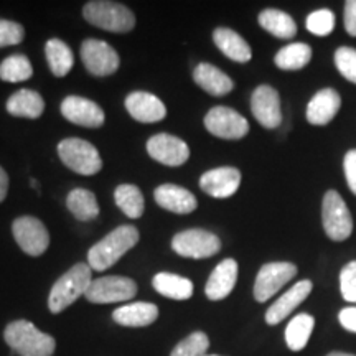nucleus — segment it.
Segmentation results:
<instances>
[{"label":"nucleus","mask_w":356,"mask_h":356,"mask_svg":"<svg viewBox=\"0 0 356 356\" xmlns=\"http://www.w3.org/2000/svg\"><path fill=\"white\" fill-rule=\"evenodd\" d=\"M139 229L132 225H124L96 243L88 251V264L92 270H106L113 267L127 251L139 243Z\"/></svg>","instance_id":"nucleus-1"},{"label":"nucleus","mask_w":356,"mask_h":356,"mask_svg":"<svg viewBox=\"0 0 356 356\" xmlns=\"http://www.w3.org/2000/svg\"><path fill=\"white\" fill-rule=\"evenodd\" d=\"M3 340L19 356H53L55 338L40 332L29 320H13L3 330Z\"/></svg>","instance_id":"nucleus-2"},{"label":"nucleus","mask_w":356,"mask_h":356,"mask_svg":"<svg viewBox=\"0 0 356 356\" xmlns=\"http://www.w3.org/2000/svg\"><path fill=\"white\" fill-rule=\"evenodd\" d=\"M91 274L92 269L86 262H78L70 270H66L53 284L50 296H48V309L51 314H61L70 305H73L79 297L86 296L92 282Z\"/></svg>","instance_id":"nucleus-3"},{"label":"nucleus","mask_w":356,"mask_h":356,"mask_svg":"<svg viewBox=\"0 0 356 356\" xmlns=\"http://www.w3.org/2000/svg\"><path fill=\"white\" fill-rule=\"evenodd\" d=\"M83 17L88 24L113 33H127L136 26V15L131 8L108 0L88 2L83 7Z\"/></svg>","instance_id":"nucleus-4"},{"label":"nucleus","mask_w":356,"mask_h":356,"mask_svg":"<svg viewBox=\"0 0 356 356\" xmlns=\"http://www.w3.org/2000/svg\"><path fill=\"white\" fill-rule=\"evenodd\" d=\"M58 157L70 170L79 175H96L102 168V159L91 142L70 137L58 144Z\"/></svg>","instance_id":"nucleus-5"},{"label":"nucleus","mask_w":356,"mask_h":356,"mask_svg":"<svg viewBox=\"0 0 356 356\" xmlns=\"http://www.w3.org/2000/svg\"><path fill=\"white\" fill-rule=\"evenodd\" d=\"M322 221L325 233L333 241H345L353 231V220L345 200L335 190H328L323 197Z\"/></svg>","instance_id":"nucleus-6"},{"label":"nucleus","mask_w":356,"mask_h":356,"mask_svg":"<svg viewBox=\"0 0 356 356\" xmlns=\"http://www.w3.org/2000/svg\"><path fill=\"white\" fill-rule=\"evenodd\" d=\"M172 249L181 257L204 259L220 252L221 241L216 234L207 229H186L173 236Z\"/></svg>","instance_id":"nucleus-7"},{"label":"nucleus","mask_w":356,"mask_h":356,"mask_svg":"<svg viewBox=\"0 0 356 356\" xmlns=\"http://www.w3.org/2000/svg\"><path fill=\"white\" fill-rule=\"evenodd\" d=\"M137 293V284L124 275H104L92 280L86 292V299L91 304H114L126 302Z\"/></svg>","instance_id":"nucleus-8"},{"label":"nucleus","mask_w":356,"mask_h":356,"mask_svg":"<svg viewBox=\"0 0 356 356\" xmlns=\"http://www.w3.org/2000/svg\"><path fill=\"white\" fill-rule=\"evenodd\" d=\"M12 233L15 243L25 254L42 256L50 246V234L47 226L35 216H19L12 222Z\"/></svg>","instance_id":"nucleus-9"},{"label":"nucleus","mask_w":356,"mask_h":356,"mask_svg":"<svg viewBox=\"0 0 356 356\" xmlns=\"http://www.w3.org/2000/svg\"><path fill=\"white\" fill-rule=\"evenodd\" d=\"M297 266L292 262H267L257 273L254 282V299L262 304L277 293L296 277Z\"/></svg>","instance_id":"nucleus-10"},{"label":"nucleus","mask_w":356,"mask_h":356,"mask_svg":"<svg viewBox=\"0 0 356 356\" xmlns=\"http://www.w3.org/2000/svg\"><path fill=\"white\" fill-rule=\"evenodd\" d=\"M204 127L213 136L226 140L243 139L249 132V122L238 111L226 106H216L208 111L204 115Z\"/></svg>","instance_id":"nucleus-11"},{"label":"nucleus","mask_w":356,"mask_h":356,"mask_svg":"<svg viewBox=\"0 0 356 356\" xmlns=\"http://www.w3.org/2000/svg\"><path fill=\"white\" fill-rule=\"evenodd\" d=\"M81 60L84 68L95 76H111L119 70L121 60L118 51L102 40L88 38L81 44Z\"/></svg>","instance_id":"nucleus-12"},{"label":"nucleus","mask_w":356,"mask_h":356,"mask_svg":"<svg viewBox=\"0 0 356 356\" xmlns=\"http://www.w3.org/2000/svg\"><path fill=\"white\" fill-rule=\"evenodd\" d=\"M147 152L155 162L167 167H180L190 159V149L185 140L170 134H155L147 140Z\"/></svg>","instance_id":"nucleus-13"},{"label":"nucleus","mask_w":356,"mask_h":356,"mask_svg":"<svg viewBox=\"0 0 356 356\" xmlns=\"http://www.w3.org/2000/svg\"><path fill=\"white\" fill-rule=\"evenodd\" d=\"M251 111L256 121L266 129H275L282 122L279 92L269 84H261L254 89L251 96Z\"/></svg>","instance_id":"nucleus-14"},{"label":"nucleus","mask_w":356,"mask_h":356,"mask_svg":"<svg viewBox=\"0 0 356 356\" xmlns=\"http://www.w3.org/2000/svg\"><path fill=\"white\" fill-rule=\"evenodd\" d=\"M61 114L70 122L83 127H101L104 124V111L95 101L81 96L65 97L60 106Z\"/></svg>","instance_id":"nucleus-15"},{"label":"nucleus","mask_w":356,"mask_h":356,"mask_svg":"<svg viewBox=\"0 0 356 356\" xmlns=\"http://www.w3.org/2000/svg\"><path fill=\"white\" fill-rule=\"evenodd\" d=\"M241 185V172L234 167L213 168L200 178V188L213 198H229Z\"/></svg>","instance_id":"nucleus-16"},{"label":"nucleus","mask_w":356,"mask_h":356,"mask_svg":"<svg viewBox=\"0 0 356 356\" xmlns=\"http://www.w3.org/2000/svg\"><path fill=\"white\" fill-rule=\"evenodd\" d=\"M312 282L309 279L300 280V282L293 284L289 291L280 296L273 305L266 312V323L267 325H277L286 320L293 310L304 302L312 292Z\"/></svg>","instance_id":"nucleus-17"},{"label":"nucleus","mask_w":356,"mask_h":356,"mask_svg":"<svg viewBox=\"0 0 356 356\" xmlns=\"http://www.w3.org/2000/svg\"><path fill=\"white\" fill-rule=\"evenodd\" d=\"M126 109L136 121L152 124L162 121L167 115V108L157 96L145 91H134L126 97Z\"/></svg>","instance_id":"nucleus-18"},{"label":"nucleus","mask_w":356,"mask_h":356,"mask_svg":"<svg viewBox=\"0 0 356 356\" xmlns=\"http://www.w3.org/2000/svg\"><path fill=\"white\" fill-rule=\"evenodd\" d=\"M154 198L160 208L177 215H188L198 207L197 197L191 191L173 184L160 185L159 188H155Z\"/></svg>","instance_id":"nucleus-19"},{"label":"nucleus","mask_w":356,"mask_h":356,"mask_svg":"<svg viewBox=\"0 0 356 356\" xmlns=\"http://www.w3.org/2000/svg\"><path fill=\"white\" fill-rule=\"evenodd\" d=\"M238 280V262L225 259L215 267L204 286V293L210 300H222L233 292Z\"/></svg>","instance_id":"nucleus-20"},{"label":"nucleus","mask_w":356,"mask_h":356,"mask_svg":"<svg viewBox=\"0 0 356 356\" xmlns=\"http://www.w3.org/2000/svg\"><path fill=\"white\" fill-rule=\"evenodd\" d=\"M341 108V97L335 89L327 88L318 91L307 106V121L312 126H325L335 118Z\"/></svg>","instance_id":"nucleus-21"},{"label":"nucleus","mask_w":356,"mask_h":356,"mask_svg":"<svg viewBox=\"0 0 356 356\" xmlns=\"http://www.w3.org/2000/svg\"><path fill=\"white\" fill-rule=\"evenodd\" d=\"M159 317V307L149 302H134L113 312V320L122 327H149Z\"/></svg>","instance_id":"nucleus-22"},{"label":"nucleus","mask_w":356,"mask_h":356,"mask_svg":"<svg viewBox=\"0 0 356 356\" xmlns=\"http://www.w3.org/2000/svg\"><path fill=\"white\" fill-rule=\"evenodd\" d=\"M193 79L203 91L211 96H226L234 88L233 79L210 63H200L193 70Z\"/></svg>","instance_id":"nucleus-23"},{"label":"nucleus","mask_w":356,"mask_h":356,"mask_svg":"<svg viewBox=\"0 0 356 356\" xmlns=\"http://www.w3.org/2000/svg\"><path fill=\"white\" fill-rule=\"evenodd\" d=\"M213 42L222 55H226L229 60L238 61V63H248L252 58V51L249 43L244 40L241 35L236 33L234 30L220 26L213 32Z\"/></svg>","instance_id":"nucleus-24"},{"label":"nucleus","mask_w":356,"mask_h":356,"mask_svg":"<svg viewBox=\"0 0 356 356\" xmlns=\"http://www.w3.org/2000/svg\"><path fill=\"white\" fill-rule=\"evenodd\" d=\"M6 109L15 118L38 119L44 111V101L42 95L33 89H19L7 99Z\"/></svg>","instance_id":"nucleus-25"},{"label":"nucleus","mask_w":356,"mask_h":356,"mask_svg":"<svg viewBox=\"0 0 356 356\" xmlns=\"http://www.w3.org/2000/svg\"><path fill=\"white\" fill-rule=\"evenodd\" d=\"M152 286L160 296L173 300H188L193 296V282L184 275L159 273L154 275Z\"/></svg>","instance_id":"nucleus-26"},{"label":"nucleus","mask_w":356,"mask_h":356,"mask_svg":"<svg viewBox=\"0 0 356 356\" xmlns=\"http://www.w3.org/2000/svg\"><path fill=\"white\" fill-rule=\"evenodd\" d=\"M259 25L266 32L282 40H291L296 37L297 25L289 13L277 10V8H266L259 13Z\"/></svg>","instance_id":"nucleus-27"},{"label":"nucleus","mask_w":356,"mask_h":356,"mask_svg":"<svg viewBox=\"0 0 356 356\" xmlns=\"http://www.w3.org/2000/svg\"><path fill=\"white\" fill-rule=\"evenodd\" d=\"M44 55H47L48 66L56 78H63L70 73L74 65V56L71 48L60 38L48 40L44 44Z\"/></svg>","instance_id":"nucleus-28"},{"label":"nucleus","mask_w":356,"mask_h":356,"mask_svg":"<svg viewBox=\"0 0 356 356\" xmlns=\"http://www.w3.org/2000/svg\"><path fill=\"white\" fill-rule=\"evenodd\" d=\"M66 207L79 221H91L99 215L96 195L86 188L71 190L66 197Z\"/></svg>","instance_id":"nucleus-29"},{"label":"nucleus","mask_w":356,"mask_h":356,"mask_svg":"<svg viewBox=\"0 0 356 356\" xmlns=\"http://www.w3.org/2000/svg\"><path fill=\"white\" fill-rule=\"evenodd\" d=\"M315 328V318L309 314L296 315L286 327V343L292 351H302L309 343Z\"/></svg>","instance_id":"nucleus-30"},{"label":"nucleus","mask_w":356,"mask_h":356,"mask_svg":"<svg viewBox=\"0 0 356 356\" xmlns=\"http://www.w3.org/2000/svg\"><path fill=\"white\" fill-rule=\"evenodd\" d=\"M312 48L307 43H291L280 48L274 58L277 68L284 71H297L310 63Z\"/></svg>","instance_id":"nucleus-31"},{"label":"nucleus","mask_w":356,"mask_h":356,"mask_svg":"<svg viewBox=\"0 0 356 356\" xmlns=\"http://www.w3.org/2000/svg\"><path fill=\"white\" fill-rule=\"evenodd\" d=\"M114 200H115V204L121 208V211L127 218L137 220V218L144 215V208H145L144 195H142V191L137 188L136 185H131V184L119 185L114 191Z\"/></svg>","instance_id":"nucleus-32"},{"label":"nucleus","mask_w":356,"mask_h":356,"mask_svg":"<svg viewBox=\"0 0 356 356\" xmlns=\"http://www.w3.org/2000/svg\"><path fill=\"white\" fill-rule=\"evenodd\" d=\"M33 68L25 55H10L0 63V79L6 83H22L32 78Z\"/></svg>","instance_id":"nucleus-33"},{"label":"nucleus","mask_w":356,"mask_h":356,"mask_svg":"<svg viewBox=\"0 0 356 356\" xmlns=\"http://www.w3.org/2000/svg\"><path fill=\"white\" fill-rule=\"evenodd\" d=\"M210 338L203 332H193L172 350L170 356H207Z\"/></svg>","instance_id":"nucleus-34"},{"label":"nucleus","mask_w":356,"mask_h":356,"mask_svg":"<svg viewBox=\"0 0 356 356\" xmlns=\"http://www.w3.org/2000/svg\"><path fill=\"white\" fill-rule=\"evenodd\" d=\"M333 29H335V15H333V12L327 10V8L310 13L307 17V30L310 33L317 35V37L330 35Z\"/></svg>","instance_id":"nucleus-35"},{"label":"nucleus","mask_w":356,"mask_h":356,"mask_svg":"<svg viewBox=\"0 0 356 356\" xmlns=\"http://www.w3.org/2000/svg\"><path fill=\"white\" fill-rule=\"evenodd\" d=\"M335 65L340 74L356 84V50L350 47H340L335 51Z\"/></svg>","instance_id":"nucleus-36"},{"label":"nucleus","mask_w":356,"mask_h":356,"mask_svg":"<svg viewBox=\"0 0 356 356\" xmlns=\"http://www.w3.org/2000/svg\"><path fill=\"white\" fill-rule=\"evenodd\" d=\"M25 38V29L12 20L0 19V48L19 44Z\"/></svg>","instance_id":"nucleus-37"},{"label":"nucleus","mask_w":356,"mask_h":356,"mask_svg":"<svg viewBox=\"0 0 356 356\" xmlns=\"http://www.w3.org/2000/svg\"><path fill=\"white\" fill-rule=\"evenodd\" d=\"M340 292L346 302L356 304V261L346 264L340 273Z\"/></svg>","instance_id":"nucleus-38"},{"label":"nucleus","mask_w":356,"mask_h":356,"mask_svg":"<svg viewBox=\"0 0 356 356\" xmlns=\"http://www.w3.org/2000/svg\"><path fill=\"white\" fill-rule=\"evenodd\" d=\"M343 168H345V177L346 184H348L350 190L356 195V150H348L343 160Z\"/></svg>","instance_id":"nucleus-39"},{"label":"nucleus","mask_w":356,"mask_h":356,"mask_svg":"<svg viewBox=\"0 0 356 356\" xmlns=\"http://www.w3.org/2000/svg\"><path fill=\"white\" fill-rule=\"evenodd\" d=\"M338 322L345 330L356 333V307H346L338 314Z\"/></svg>","instance_id":"nucleus-40"},{"label":"nucleus","mask_w":356,"mask_h":356,"mask_svg":"<svg viewBox=\"0 0 356 356\" xmlns=\"http://www.w3.org/2000/svg\"><path fill=\"white\" fill-rule=\"evenodd\" d=\"M345 29L351 37H356V0L345 2Z\"/></svg>","instance_id":"nucleus-41"},{"label":"nucleus","mask_w":356,"mask_h":356,"mask_svg":"<svg viewBox=\"0 0 356 356\" xmlns=\"http://www.w3.org/2000/svg\"><path fill=\"white\" fill-rule=\"evenodd\" d=\"M8 184H10V181H8L7 172L3 170L2 167H0V203H2L3 200H6V197H7Z\"/></svg>","instance_id":"nucleus-42"},{"label":"nucleus","mask_w":356,"mask_h":356,"mask_svg":"<svg viewBox=\"0 0 356 356\" xmlns=\"http://www.w3.org/2000/svg\"><path fill=\"white\" fill-rule=\"evenodd\" d=\"M327 356H356V355H351V353H343V351H333V353L327 355Z\"/></svg>","instance_id":"nucleus-43"},{"label":"nucleus","mask_w":356,"mask_h":356,"mask_svg":"<svg viewBox=\"0 0 356 356\" xmlns=\"http://www.w3.org/2000/svg\"><path fill=\"white\" fill-rule=\"evenodd\" d=\"M30 186H32V188H38V181L32 178V180H30Z\"/></svg>","instance_id":"nucleus-44"},{"label":"nucleus","mask_w":356,"mask_h":356,"mask_svg":"<svg viewBox=\"0 0 356 356\" xmlns=\"http://www.w3.org/2000/svg\"><path fill=\"white\" fill-rule=\"evenodd\" d=\"M207 356H220V355H207Z\"/></svg>","instance_id":"nucleus-45"}]
</instances>
